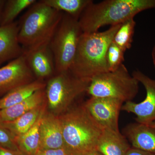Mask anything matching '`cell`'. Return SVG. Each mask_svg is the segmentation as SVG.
<instances>
[{
  "instance_id": "d6986e66",
  "label": "cell",
  "mask_w": 155,
  "mask_h": 155,
  "mask_svg": "<svg viewBox=\"0 0 155 155\" xmlns=\"http://www.w3.org/2000/svg\"><path fill=\"white\" fill-rule=\"evenodd\" d=\"M44 113L40 116L34 125L26 133L14 138L18 149L24 155H35L39 150L40 127L41 117Z\"/></svg>"
},
{
  "instance_id": "ba28073f",
  "label": "cell",
  "mask_w": 155,
  "mask_h": 155,
  "mask_svg": "<svg viewBox=\"0 0 155 155\" xmlns=\"http://www.w3.org/2000/svg\"><path fill=\"white\" fill-rule=\"evenodd\" d=\"M132 75L144 86L146 97L140 103L131 101L124 103L122 110L135 115L137 122L150 125L155 121V79L138 70L134 71Z\"/></svg>"
},
{
  "instance_id": "ffe728a7",
  "label": "cell",
  "mask_w": 155,
  "mask_h": 155,
  "mask_svg": "<svg viewBox=\"0 0 155 155\" xmlns=\"http://www.w3.org/2000/svg\"><path fill=\"white\" fill-rule=\"evenodd\" d=\"M51 8L78 20L92 0H42Z\"/></svg>"
},
{
  "instance_id": "5b68a950",
  "label": "cell",
  "mask_w": 155,
  "mask_h": 155,
  "mask_svg": "<svg viewBox=\"0 0 155 155\" xmlns=\"http://www.w3.org/2000/svg\"><path fill=\"white\" fill-rule=\"evenodd\" d=\"M139 83L123 64L115 71L104 72L92 78L87 93L91 97L114 99L124 104L131 101L136 96Z\"/></svg>"
},
{
  "instance_id": "ac0fdd59",
  "label": "cell",
  "mask_w": 155,
  "mask_h": 155,
  "mask_svg": "<svg viewBox=\"0 0 155 155\" xmlns=\"http://www.w3.org/2000/svg\"><path fill=\"white\" fill-rule=\"evenodd\" d=\"M46 84L43 80L36 79L14 89L0 98V110L22 102L35 92L45 88Z\"/></svg>"
},
{
  "instance_id": "9c48e42d",
  "label": "cell",
  "mask_w": 155,
  "mask_h": 155,
  "mask_svg": "<svg viewBox=\"0 0 155 155\" xmlns=\"http://www.w3.org/2000/svg\"><path fill=\"white\" fill-rule=\"evenodd\" d=\"M123 104L114 99L91 97L84 104L103 129L118 131L119 114Z\"/></svg>"
},
{
  "instance_id": "9a60e30c",
  "label": "cell",
  "mask_w": 155,
  "mask_h": 155,
  "mask_svg": "<svg viewBox=\"0 0 155 155\" xmlns=\"http://www.w3.org/2000/svg\"><path fill=\"white\" fill-rule=\"evenodd\" d=\"M131 147L127 139L119 130L103 129L96 150L102 155H125Z\"/></svg>"
},
{
  "instance_id": "cb8c5ba5",
  "label": "cell",
  "mask_w": 155,
  "mask_h": 155,
  "mask_svg": "<svg viewBox=\"0 0 155 155\" xmlns=\"http://www.w3.org/2000/svg\"><path fill=\"white\" fill-rule=\"evenodd\" d=\"M0 147L14 150L19 151L14 137L8 130L0 126Z\"/></svg>"
},
{
  "instance_id": "44dd1931",
  "label": "cell",
  "mask_w": 155,
  "mask_h": 155,
  "mask_svg": "<svg viewBox=\"0 0 155 155\" xmlns=\"http://www.w3.org/2000/svg\"><path fill=\"white\" fill-rule=\"evenodd\" d=\"M36 0H10L6 2L5 10L2 13L0 26L9 25L22 11L29 8Z\"/></svg>"
},
{
  "instance_id": "d4e9b609",
  "label": "cell",
  "mask_w": 155,
  "mask_h": 155,
  "mask_svg": "<svg viewBox=\"0 0 155 155\" xmlns=\"http://www.w3.org/2000/svg\"><path fill=\"white\" fill-rule=\"evenodd\" d=\"M35 155H68L64 148L57 149L39 150Z\"/></svg>"
},
{
  "instance_id": "4fadbf2b",
  "label": "cell",
  "mask_w": 155,
  "mask_h": 155,
  "mask_svg": "<svg viewBox=\"0 0 155 155\" xmlns=\"http://www.w3.org/2000/svg\"><path fill=\"white\" fill-rule=\"evenodd\" d=\"M123 134L132 147L155 154V128L136 122L123 129Z\"/></svg>"
},
{
  "instance_id": "603a6c76",
  "label": "cell",
  "mask_w": 155,
  "mask_h": 155,
  "mask_svg": "<svg viewBox=\"0 0 155 155\" xmlns=\"http://www.w3.org/2000/svg\"><path fill=\"white\" fill-rule=\"evenodd\" d=\"M125 51L114 42L108 48L106 54V62L109 71H114L119 68L125 61Z\"/></svg>"
},
{
  "instance_id": "7a4b0ae2",
  "label": "cell",
  "mask_w": 155,
  "mask_h": 155,
  "mask_svg": "<svg viewBox=\"0 0 155 155\" xmlns=\"http://www.w3.org/2000/svg\"><path fill=\"white\" fill-rule=\"evenodd\" d=\"M155 9V0H105L92 3L78 19L83 33L98 31L107 25L121 24L137 14Z\"/></svg>"
},
{
  "instance_id": "8fae6325",
  "label": "cell",
  "mask_w": 155,
  "mask_h": 155,
  "mask_svg": "<svg viewBox=\"0 0 155 155\" xmlns=\"http://www.w3.org/2000/svg\"><path fill=\"white\" fill-rule=\"evenodd\" d=\"M31 71L36 79H48L56 74L54 55L50 43L23 53Z\"/></svg>"
},
{
  "instance_id": "4316f807",
  "label": "cell",
  "mask_w": 155,
  "mask_h": 155,
  "mask_svg": "<svg viewBox=\"0 0 155 155\" xmlns=\"http://www.w3.org/2000/svg\"><path fill=\"white\" fill-rule=\"evenodd\" d=\"M0 155H24L19 151L14 150L0 147Z\"/></svg>"
},
{
  "instance_id": "4dcf8cb0",
  "label": "cell",
  "mask_w": 155,
  "mask_h": 155,
  "mask_svg": "<svg viewBox=\"0 0 155 155\" xmlns=\"http://www.w3.org/2000/svg\"><path fill=\"white\" fill-rule=\"evenodd\" d=\"M149 125L151 126V127H154V128H155V121L154 122H153L152 123H151V124H150V125Z\"/></svg>"
},
{
  "instance_id": "30bf717a",
  "label": "cell",
  "mask_w": 155,
  "mask_h": 155,
  "mask_svg": "<svg viewBox=\"0 0 155 155\" xmlns=\"http://www.w3.org/2000/svg\"><path fill=\"white\" fill-rule=\"evenodd\" d=\"M35 80L23 54L0 68V97Z\"/></svg>"
},
{
  "instance_id": "7c38bea8",
  "label": "cell",
  "mask_w": 155,
  "mask_h": 155,
  "mask_svg": "<svg viewBox=\"0 0 155 155\" xmlns=\"http://www.w3.org/2000/svg\"><path fill=\"white\" fill-rule=\"evenodd\" d=\"M40 132L39 150L64 148L63 129L60 116L47 110L41 117Z\"/></svg>"
},
{
  "instance_id": "7402d4cb",
  "label": "cell",
  "mask_w": 155,
  "mask_h": 155,
  "mask_svg": "<svg viewBox=\"0 0 155 155\" xmlns=\"http://www.w3.org/2000/svg\"><path fill=\"white\" fill-rule=\"evenodd\" d=\"M136 26L134 18H131L121 24L116 31L113 42L124 51L132 47Z\"/></svg>"
},
{
  "instance_id": "3957f363",
  "label": "cell",
  "mask_w": 155,
  "mask_h": 155,
  "mask_svg": "<svg viewBox=\"0 0 155 155\" xmlns=\"http://www.w3.org/2000/svg\"><path fill=\"white\" fill-rule=\"evenodd\" d=\"M60 116L64 148L68 155H82L96 150L103 129L84 104L72 107Z\"/></svg>"
},
{
  "instance_id": "6da1fadb",
  "label": "cell",
  "mask_w": 155,
  "mask_h": 155,
  "mask_svg": "<svg viewBox=\"0 0 155 155\" xmlns=\"http://www.w3.org/2000/svg\"><path fill=\"white\" fill-rule=\"evenodd\" d=\"M121 24L112 25L101 32L82 33L69 71L77 77L89 80L109 72L106 62L107 51Z\"/></svg>"
},
{
  "instance_id": "52a82bcc",
  "label": "cell",
  "mask_w": 155,
  "mask_h": 155,
  "mask_svg": "<svg viewBox=\"0 0 155 155\" xmlns=\"http://www.w3.org/2000/svg\"><path fill=\"white\" fill-rule=\"evenodd\" d=\"M82 33L78 20L64 13L50 42L56 74L69 70Z\"/></svg>"
},
{
  "instance_id": "f1b7e54d",
  "label": "cell",
  "mask_w": 155,
  "mask_h": 155,
  "mask_svg": "<svg viewBox=\"0 0 155 155\" xmlns=\"http://www.w3.org/2000/svg\"><path fill=\"white\" fill-rule=\"evenodd\" d=\"M82 155H102L101 154V153L99 152L97 150H95L92 151L90 152H89L87 153L84 154H83Z\"/></svg>"
},
{
  "instance_id": "8992f818",
  "label": "cell",
  "mask_w": 155,
  "mask_h": 155,
  "mask_svg": "<svg viewBox=\"0 0 155 155\" xmlns=\"http://www.w3.org/2000/svg\"><path fill=\"white\" fill-rule=\"evenodd\" d=\"M90 81L77 77L69 70L51 78L45 88L48 111L58 116L67 112L75 100L87 93Z\"/></svg>"
},
{
  "instance_id": "83f0119b",
  "label": "cell",
  "mask_w": 155,
  "mask_h": 155,
  "mask_svg": "<svg viewBox=\"0 0 155 155\" xmlns=\"http://www.w3.org/2000/svg\"><path fill=\"white\" fill-rule=\"evenodd\" d=\"M151 56L153 64L154 67L155 69V45H154L152 51Z\"/></svg>"
},
{
  "instance_id": "e0dca14e",
  "label": "cell",
  "mask_w": 155,
  "mask_h": 155,
  "mask_svg": "<svg viewBox=\"0 0 155 155\" xmlns=\"http://www.w3.org/2000/svg\"><path fill=\"white\" fill-rule=\"evenodd\" d=\"M47 110V103L46 100L41 104L33 108L14 121L0 124V126L8 130L14 138L18 137L28 131Z\"/></svg>"
},
{
  "instance_id": "277c9868",
  "label": "cell",
  "mask_w": 155,
  "mask_h": 155,
  "mask_svg": "<svg viewBox=\"0 0 155 155\" xmlns=\"http://www.w3.org/2000/svg\"><path fill=\"white\" fill-rule=\"evenodd\" d=\"M63 14L42 0L28 8L18 23V40L23 53L50 43Z\"/></svg>"
},
{
  "instance_id": "2e32d148",
  "label": "cell",
  "mask_w": 155,
  "mask_h": 155,
  "mask_svg": "<svg viewBox=\"0 0 155 155\" xmlns=\"http://www.w3.org/2000/svg\"><path fill=\"white\" fill-rule=\"evenodd\" d=\"M45 88L35 92L22 102L0 110V124L14 121L45 101Z\"/></svg>"
},
{
  "instance_id": "484cf974",
  "label": "cell",
  "mask_w": 155,
  "mask_h": 155,
  "mask_svg": "<svg viewBox=\"0 0 155 155\" xmlns=\"http://www.w3.org/2000/svg\"><path fill=\"white\" fill-rule=\"evenodd\" d=\"M125 155H155V154L148 152L131 147L127 151Z\"/></svg>"
},
{
  "instance_id": "f546056e",
  "label": "cell",
  "mask_w": 155,
  "mask_h": 155,
  "mask_svg": "<svg viewBox=\"0 0 155 155\" xmlns=\"http://www.w3.org/2000/svg\"><path fill=\"white\" fill-rule=\"evenodd\" d=\"M4 3V1H0V22H1L2 13V7L3 4Z\"/></svg>"
},
{
  "instance_id": "5bb4252c",
  "label": "cell",
  "mask_w": 155,
  "mask_h": 155,
  "mask_svg": "<svg viewBox=\"0 0 155 155\" xmlns=\"http://www.w3.org/2000/svg\"><path fill=\"white\" fill-rule=\"evenodd\" d=\"M18 22L0 26V65L13 61L23 54L18 40Z\"/></svg>"
}]
</instances>
